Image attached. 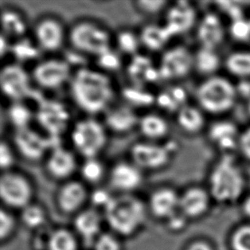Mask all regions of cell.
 Segmentation results:
<instances>
[{
    "label": "cell",
    "mask_w": 250,
    "mask_h": 250,
    "mask_svg": "<svg viewBox=\"0 0 250 250\" xmlns=\"http://www.w3.org/2000/svg\"><path fill=\"white\" fill-rule=\"evenodd\" d=\"M177 143L152 142L142 140L136 142L129 149L131 162L145 171H159L168 166L177 152Z\"/></svg>",
    "instance_id": "obj_8"
},
{
    "label": "cell",
    "mask_w": 250,
    "mask_h": 250,
    "mask_svg": "<svg viewBox=\"0 0 250 250\" xmlns=\"http://www.w3.org/2000/svg\"><path fill=\"white\" fill-rule=\"evenodd\" d=\"M68 89L76 107L93 117L104 114L113 105L116 95L115 85L108 74L86 66L74 70Z\"/></svg>",
    "instance_id": "obj_1"
},
{
    "label": "cell",
    "mask_w": 250,
    "mask_h": 250,
    "mask_svg": "<svg viewBox=\"0 0 250 250\" xmlns=\"http://www.w3.org/2000/svg\"><path fill=\"white\" fill-rule=\"evenodd\" d=\"M21 210V220L26 227L31 229H38L44 226L46 214L41 206L30 203Z\"/></svg>",
    "instance_id": "obj_38"
},
{
    "label": "cell",
    "mask_w": 250,
    "mask_h": 250,
    "mask_svg": "<svg viewBox=\"0 0 250 250\" xmlns=\"http://www.w3.org/2000/svg\"><path fill=\"white\" fill-rule=\"evenodd\" d=\"M94 250H122V244L115 234L102 233L93 244Z\"/></svg>",
    "instance_id": "obj_44"
},
{
    "label": "cell",
    "mask_w": 250,
    "mask_h": 250,
    "mask_svg": "<svg viewBox=\"0 0 250 250\" xmlns=\"http://www.w3.org/2000/svg\"><path fill=\"white\" fill-rule=\"evenodd\" d=\"M2 35L14 41L26 37L28 22L26 16L20 10L7 6L2 10Z\"/></svg>",
    "instance_id": "obj_28"
},
{
    "label": "cell",
    "mask_w": 250,
    "mask_h": 250,
    "mask_svg": "<svg viewBox=\"0 0 250 250\" xmlns=\"http://www.w3.org/2000/svg\"><path fill=\"white\" fill-rule=\"evenodd\" d=\"M114 43L119 52L131 58L139 54V48L141 47L139 32L126 27H123L117 31L114 36Z\"/></svg>",
    "instance_id": "obj_35"
},
{
    "label": "cell",
    "mask_w": 250,
    "mask_h": 250,
    "mask_svg": "<svg viewBox=\"0 0 250 250\" xmlns=\"http://www.w3.org/2000/svg\"><path fill=\"white\" fill-rule=\"evenodd\" d=\"M10 142L18 156L29 163L44 161L48 153L59 140L51 139L41 131L32 127L13 131Z\"/></svg>",
    "instance_id": "obj_9"
},
{
    "label": "cell",
    "mask_w": 250,
    "mask_h": 250,
    "mask_svg": "<svg viewBox=\"0 0 250 250\" xmlns=\"http://www.w3.org/2000/svg\"><path fill=\"white\" fill-rule=\"evenodd\" d=\"M97 68L106 74L118 71L122 67V59L118 51L113 48L95 58Z\"/></svg>",
    "instance_id": "obj_39"
},
{
    "label": "cell",
    "mask_w": 250,
    "mask_h": 250,
    "mask_svg": "<svg viewBox=\"0 0 250 250\" xmlns=\"http://www.w3.org/2000/svg\"><path fill=\"white\" fill-rule=\"evenodd\" d=\"M103 218L96 209L82 210L75 219V229L88 245H93L102 232Z\"/></svg>",
    "instance_id": "obj_24"
},
{
    "label": "cell",
    "mask_w": 250,
    "mask_h": 250,
    "mask_svg": "<svg viewBox=\"0 0 250 250\" xmlns=\"http://www.w3.org/2000/svg\"><path fill=\"white\" fill-rule=\"evenodd\" d=\"M123 103L132 108H148L156 104V95L153 94L146 87H140L132 84L122 88Z\"/></svg>",
    "instance_id": "obj_33"
},
{
    "label": "cell",
    "mask_w": 250,
    "mask_h": 250,
    "mask_svg": "<svg viewBox=\"0 0 250 250\" xmlns=\"http://www.w3.org/2000/svg\"><path fill=\"white\" fill-rule=\"evenodd\" d=\"M68 43L76 53L96 58L113 48L114 36L104 24L84 17L68 27Z\"/></svg>",
    "instance_id": "obj_2"
},
{
    "label": "cell",
    "mask_w": 250,
    "mask_h": 250,
    "mask_svg": "<svg viewBox=\"0 0 250 250\" xmlns=\"http://www.w3.org/2000/svg\"><path fill=\"white\" fill-rule=\"evenodd\" d=\"M43 163L44 171L50 178L62 182L72 179L80 167L76 153L59 144L51 148Z\"/></svg>",
    "instance_id": "obj_16"
},
{
    "label": "cell",
    "mask_w": 250,
    "mask_h": 250,
    "mask_svg": "<svg viewBox=\"0 0 250 250\" xmlns=\"http://www.w3.org/2000/svg\"><path fill=\"white\" fill-rule=\"evenodd\" d=\"M33 39L41 51L54 53L68 42V28L55 16H42L33 27Z\"/></svg>",
    "instance_id": "obj_13"
},
{
    "label": "cell",
    "mask_w": 250,
    "mask_h": 250,
    "mask_svg": "<svg viewBox=\"0 0 250 250\" xmlns=\"http://www.w3.org/2000/svg\"><path fill=\"white\" fill-rule=\"evenodd\" d=\"M157 68L161 81H182L194 71V51L184 44L167 47L162 52Z\"/></svg>",
    "instance_id": "obj_10"
},
{
    "label": "cell",
    "mask_w": 250,
    "mask_h": 250,
    "mask_svg": "<svg viewBox=\"0 0 250 250\" xmlns=\"http://www.w3.org/2000/svg\"><path fill=\"white\" fill-rule=\"evenodd\" d=\"M17 156L11 142L2 139L0 143V168L2 172L13 169Z\"/></svg>",
    "instance_id": "obj_42"
},
{
    "label": "cell",
    "mask_w": 250,
    "mask_h": 250,
    "mask_svg": "<svg viewBox=\"0 0 250 250\" xmlns=\"http://www.w3.org/2000/svg\"><path fill=\"white\" fill-rule=\"evenodd\" d=\"M138 129L145 140L160 142L168 135L170 125L163 115L148 112L139 117Z\"/></svg>",
    "instance_id": "obj_26"
},
{
    "label": "cell",
    "mask_w": 250,
    "mask_h": 250,
    "mask_svg": "<svg viewBox=\"0 0 250 250\" xmlns=\"http://www.w3.org/2000/svg\"><path fill=\"white\" fill-rule=\"evenodd\" d=\"M167 225L172 230H179L186 225V215L179 210L177 213L167 219Z\"/></svg>",
    "instance_id": "obj_49"
},
{
    "label": "cell",
    "mask_w": 250,
    "mask_h": 250,
    "mask_svg": "<svg viewBox=\"0 0 250 250\" xmlns=\"http://www.w3.org/2000/svg\"><path fill=\"white\" fill-rule=\"evenodd\" d=\"M35 110V121L41 132L51 139L59 140L69 132L72 113L68 105L58 99H41Z\"/></svg>",
    "instance_id": "obj_7"
},
{
    "label": "cell",
    "mask_w": 250,
    "mask_h": 250,
    "mask_svg": "<svg viewBox=\"0 0 250 250\" xmlns=\"http://www.w3.org/2000/svg\"><path fill=\"white\" fill-rule=\"evenodd\" d=\"M139 35L141 46L151 52H163L172 39L163 24H145L139 31Z\"/></svg>",
    "instance_id": "obj_27"
},
{
    "label": "cell",
    "mask_w": 250,
    "mask_h": 250,
    "mask_svg": "<svg viewBox=\"0 0 250 250\" xmlns=\"http://www.w3.org/2000/svg\"><path fill=\"white\" fill-rule=\"evenodd\" d=\"M6 119L13 131L27 128L35 120V110L31 109L23 101L13 102L7 108Z\"/></svg>",
    "instance_id": "obj_32"
},
{
    "label": "cell",
    "mask_w": 250,
    "mask_h": 250,
    "mask_svg": "<svg viewBox=\"0 0 250 250\" xmlns=\"http://www.w3.org/2000/svg\"><path fill=\"white\" fill-rule=\"evenodd\" d=\"M221 66H223V60L216 50L199 47L194 51V71L203 79L219 75Z\"/></svg>",
    "instance_id": "obj_30"
},
{
    "label": "cell",
    "mask_w": 250,
    "mask_h": 250,
    "mask_svg": "<svg viewBox=\"0 0 250 250\" xmlns=\"http://www.w3.org/2000/svg\"><path fill=\"white\" fill-rule=\"evenodd\" d=\"M227 73L235 78H250V51L237 50L231 51L223 60Z\"/></svg>",
    "instance_id": "obj_31"
},
{
    "label": "cell",
    "mask_w": 250,
    "mask_h": 250,
    "mask_svg": "<svg viewBox=\"0 0 250 250\" xmlns=\"http://www.w3.org/2000/svg\"><path fill=\"white\" fill-rule=\"evenodd\" d=\"M209 196L205 189L190 187L179 196V210L186 216L198 217L206 212Z\"/></svg>",
    "instance_id": "obj_29"
},
{
    "label": "cell",
    "mask_w": 250,
    "mask_h": 250,
    "mask_svg": "<svg viewBox=\"0 0 250 250\" xmlns=\"http://www.w3.org/2000/svg\"><path fill=\"white\" fill-rule=\"evenodd\" d=\"M16 227V221L11 213L6 210H1L0 213V237L1 241L8 239L13 233Z\"/></svg>",
    "instance_id": "obj_45"
},
{
    "label": "cell",
    "mask_w": 250,
    "mask_h": 250,
    "mask_svg": "<svg viewBox=\"0 0 250 250\" xmlns=\"http://www.w3.org/2000/svg\"><path fill=\"white\" fill-rule=\"evenodd\" d=\"M244 211L249 216H250V197H249L244 203Z\"/></svg>",
    "instance_id": "obj_51"
},
{
    "label": "cell",
    "mask_w": 250,
    "mask_h": 250,
    "mask_svg": "<svg viewBox=\"0 0 250 250\" xmlns=\"http://www.w3.org/2000/svg\"></svg>",
    "instance_id": "obj_53"
},
{
    "label": "cell",
    "mask_w": 250,
    "mask_h": 250,
    "mask_svg": "<svg viewBox=\"0 0 250 250\" xmlns=\"http://www.w3.org/2000/svg\"><path fill=\"white\" fill-rule=\"evenodd\" d=\"M84 183L69 179L62 183L57 193V203L59 208L64 213H71L81 210L86 200L89 199Z\"/></svg>",
    "instance_id": "obj_22"
},
{
    "label": "cell",
    "mask_w": 250,
    "mask_h": 250,
    "mask_svg": "<svg viewBox=\"0 0 250 250\" xmlns=\"http://www.w3.org/2000/svg\"><path fill=\"white\" fill-rule=\"evenodd\" d=\"M149 208L154 216L167 220L179 210V195L171 187H160L149 196Z\"/></svg>",
    "instance_id": "obj_23"
},
{
    "label": "cell",
    "mask_w": 250,
    "mask_h": 250,
    "mask_svg": "<svg viewBox=\"0 0 250 250\" xmlns=\"http://www.w3.org/2000/svg\"><path fill=\"white\" fill-rule=\"evenodd\" d=\"M143 172L131 161H121L111 167L107 175L112 188L122 194H131L142 185Z\"/></svg>",
    "instance_id": "obj_18"
},
{
    "label": "cell",
    "mask_w": 250,
    "mask_h": 250,
    "mask_svg": "<svg viewBox=\"0 0 250 250\" xmlns=\"http://www.w3.org/2000/svg\"><path fill=\"white\" fill-rule=\"evenodd\" d=\"M196 37L199 47L218 50L222 45L227 34L226 27L220 14L207 12L199 17L196 27Z\"/></svg>",
    "instance_id": "obj_17"
},
{
    "label": "cell",
    "mask_w": 250,
    "mask_h": 250,
    "mask_svg": "<svg viewBox=\"0 0 250 250\" xmlns=\"http://www.w3.org/2000/svg\"><path fill=\"white\" fill-rule=\"evenodd\" d=\"M209 191L220 202H231L244 192L246 177L237 159L231 154H223L213 163L208 177Z\"/></svg>",
    "instance_id": "obj_4"
},
{
    "label": "cell",
    "mask_w": 250,
    "mask_h": 250,
    "mask_svg": "<svg viewBox=\"0 0 250 250\" xmlns=\"http://www.w3.org/2000/svg\"><path fill=\"white\" fill-rule=\"evenodd\" d=\"M205 115L206 114L197 105L187 104L176 113V124L186 134L196 135L207 128Z\"/></svg>",
    "instance_id": "obj_25"
},
{
    "label": "cell",
    "mask_w": 250,
    "mask_h": 250,
    "mask_svg": "<svg viewBox=\"0 0 250 250\" xmlns=\"http://www.w3.org/2000/svg\"><path fill=\"white\" fill-rule=\"evenodd\" d=\"M46 249L48 250H77L78 243L70 230L58 229L49 235Z\"/></svg>",
    "instance_id": "obj_37"
},
{
    "label": "cell",
    "mask_w": 250,
    "mask_h": 250,
    "mask_svg": "<svg viewBox=\"0 0 250 250\" xmlns=\"http://www.w3.org/2000/svg\"><path fill=\"white\" fill-rule=\"evenodd\" d=\"M147 210L139 197L131 194L113 196L104 209L105 220L117 235L129 237L136 233L146 221Z\"/></svg>",
    "instance_id": "obj_5"
},
{
    "label": "cell",
    "mask_w": 250,
    "mask_h": 250,
    "mask_svg": "<svg viewBox=\"0 0 250 250\" xmlns=\"http://www.w3.org/2000/svg\"><path fill=\"white\" fill-rule=\"evenodd\" d=\"M246 109H247V113L250 117V97L248 99L247 104H246Z\"/></svg>",
    "instance_id": "obj_52"
},
{
    "label": "cell",
    "mask_w": 250,
    "mask_h": 250,
    "mask_svg": "<svg viewBox=\"0 0 250 250\" xmlns=\"http://www.w3.org/2000/svg\"><path fill=\"white\" fill-rule=\"evenodd\" d=\"M228 34L238 42L250 41V21L245 17L231 21L228 27Z\"/></svg>",
    "instance_id": "obj_41"
},
{
    "label": "cell",
    "mask_w": 250,
    "mask_h": 250,
    "mask_svg": "<svg viewBox=\"0 0 250 250\" xmlns=\"http://www.w3.org/2000/svg\"><path fill=\"white\" fill-rule=\"evenodd\" d=\"M187 250H212L209 245L205 244V243H202V242H197L195 244H191Z\"/></svg>",
    "instance_id": "obj_50"
},
{
    "label": "cell",
    "mask_w": 250,
    "mask_h": 250,
    "mask_svg": "<svg viewBox=\"0 0 250 250\" xmlns=\"http://www.w3.org/2000/svg\"><path fill=\"white\" fill-rule=\"evenodd\" d=\"M34 186L23 172L11 169L1 173L0 197L7 207L23 209L34 196Z\"/></svg>",
    "instance_id": "obj_12"
},
{
    "label": "cell",
    "mask_w": 250,
    "mask_h": 250,
    "mask_svg": "<svg viewBox=\"0 0 250 250\" xmlns=\"http://www.w3.org/2000/svg\"><path fill=\"white\" fill-rule=\"evenodd\" d=\"M199 20L196 7L189 1H177L169 3L164 12L165 26L172 38L184 35L195 28Z\"/></svg>",
    "instance_id": "obj_15"
},
{
    "label": "cell",
    "mask_w": 250,
    "mask_h": 250,
    "mask_svg": "<svg viewBox=\"0 0 250 250\" xmlns=\"http://www.w3.org/2000/svg\"><path fill=\"white\" fill-rule=\"evenodd\" d=\"M32 76L22 65L16 62L3 65L0 71V88L11 103L24 101L32 93Z\"/></svg>",
    "instance_id": "obj_14"
},
{
    "label": "cell",
    "mask_w": 250,
    "mask_h": 250,
    "mask_svg": "<svg viewBox=\"0 0 250 250\" xmlns=\"http://www.w3.org/2000/svg\"><path fill=\"white\" fill-rule=\"evenodd\" d=\"M139 116L136 109L125 103L113 104L104 113V124L108 132L115 134H126L138 128Z\"/></svg>",
    "instance_id": "obj_19"
},
{
    "label": "cell",
    "mask_w": 250,
    "mask_h": 250,
    "mask_svg": "<svg viewBox=\"0 0 250 250\" xmlns=\"http://www.w3.org/2000/svg\"><path fill=\"white\" fill-rule=\"evenodd\" d=\"M74 70L66 58H49L38 62L31 71L34 84L42 90L56 91L69 84Z\"/></svg>",
    "instance_id": "obj_11"
},
{
    "label": "cell",
    "mask_w": 250,
    "mask_h": 250,
    "mask_svg": "<svg viewBox=\"0 0 250 250\" xmlns=\"http://www.w3.org/2000/svg\"><path fill=\"white\" fill-rule=\"evenodd\" d=\"M155 105L163 111L174 113V114H176L180 108V106L176 101L174 97L172 96V92L170 91L169 88H166L163 91H159L156 95Z\"/></svg>",
    "instance_id": "obj_43"
},
{
    "label": "cell",
    "mask_w": 250,
    "mask_h": 250,
    "mask_svg": "<svg viewBox=\"0 0 250 250\" xmlns=\"http://www.w3.org/2000/svg\"><path fill=\"white\" fill-rule=\"evenodd\" d=\"M170 2L165 0H139L133 3L134 8L139 13L146 16H156L165 12Z\"/></svg>",
    "instance_id": "obj_40"
},
{
    "label": "cell",
    "mask_w": 250,
    "mask_h": 250,
    "mask_svg": "<svg viewBox=\"0 0 250 250\" xmlns=\"http://www.w3.org/2000/svg\"><path fill=\"white\" fill-rule=\"evenodd\" d=\"M113 196L109 194L107 189L103 188H98L90 193L89 199L91 200V203L95 207L98 208H104V209L108 206V203H110Z\"/></svg>",
    "instance_id": "obj_48"
},
{
    "label": "cell",
    "mask_w": 250,
    "mask_h": 250,
    "mask_svg": "<svg viewBox=\"0 0 250 250\" xmlns=\"http://www.w3.org/2000/svg\"><path fill=\"white\" fill-rule=\"evenodd\" d=\"M104 164L98 158L84 159L79 167V172L83 181L90 185L101 182L108 173Z\"/></svg>",
    "instance_id": "obj_36"
},
{
    "label": "cell",
    "mask_w": 250,
    "mask_h": 250,
    "mask_svg": "<svg viewBox=\"0 0 250 250\" xmlns=\"http://www.w3.org/2000/svg\"><path fill=\"white\" fill-rule=\"evenodd\" d=\"M13 41L10 44V53L13 56L16 62L21 64L37 59L41 51L34 39L23 37Z\"/></svg>",
    "instance_id": "obj_34"
},
{
    "label": "cell",
    "mask_w": 250,
    "mask_h": 250,
    "mask_svg": "<svg viewBox=\"0 0 250 250\" xmlns=\"http://www.w3.org/2000/svg\"><path fill=\"white\" fill-rule=\"evenodd\" d=\"M208 139L223 154H231L237 150L241 130L235 122L229 120H218L206 128Z\"/></svg>",
    "instance_id": "obj_20"
},
{
    "label": "cell",
    "mask_w": 250,
    "mask_h": 250,
    "mask_svg": "<svg viewBox=\"0 0 250 250\" xmlns=\"http://www.w3.org/2000/svg\"><path fill=\"white\" fill-rule=\"evenodd\" d=\"M125 72L130 84L136 86L146 87L161 81L157 65L154 64L147 55L139 53L132 57L126 65Z\"/></svg>",
    "instance_id": "obj_21"
},
{
    "label": "cell",
    "mask_w": 250,
    "mask_h": 250,
    "mask_svg": "<svg viewBox=\"0 0 250 250\" xmlns=\"http://www.w3.org/2000/svg\"><path fill=\"white\" fill-rule=\"evenodd\" d=\"M195 98L197 106L205 114L219 116L235 107L238 91L230 79L216 75L203 79L196 87Z\"/></svg>",
    "instance_id": "obj_3"
},
{
    "label": "cell",
    "mask_w": 250,
    "mask_h": 250,
    "mask_svg": "<svg viewBox=\"0 0 250 250\" xmlns=\"http://www.w3.org/2000/svg\"><path fill=\"white\" fill-rule=\"evenodd\" d=\"M237 151L248 163H250V125L241 130Z\"/></svg>",
    "instance_id": "obj_47"
},
{
    "label": "cell",
    "mask_w": 250,
    "mask_h": 250,
    "mask_svg": "<svg viewBox=\"0 0 250 250\" xmlns=\"http://www.w3.org/2000/svg\"><path fill=\"white\" fill-rule=\"evenodd\" d=\"M232 245L235 250H250V227H242L234 234Z\"/></svg>",
    "instance_id": "obj_46"
},
{
    "label": "cell",
    "mask_w": 250,
    "mask_h": 250,
    "mask_svg": "<svg viewBox=\"0 0 250 250\" xmlns=\"http://www.w3.org/2000/svg\"><path fill=\"white\" fill-rule=\"evenodd\" d=\"M108 132L104 122L93 116L76 121L69 131L73 150L84 160L98 158L108 145Z\"/></svg>",
    "instance_id": "obj_6"
}]
</instances>
